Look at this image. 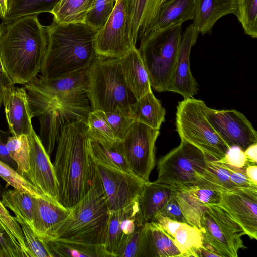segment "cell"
I'll return each mask as SVG.
<instances>
[{
  "instance_id": "cell-8",
  "label": "cell",
  "mask_w": 257,
  "mask_h": 257,
  "mask_svg": "<svg viewBox=\"0 0 257 257\" xmlns=\"http://www.w3.org/2000/svg\"><path fill=\"white\" fill-rule=\"evenodd\" d=\"M208 158L197 147L181 140L178 146L158 160L155 182L175 191L194 186L206 170Z\"/></svg>"
},
{
  "instance_id": "cell-15",
  "label": "cell",
  "mask_w": 257,
  "mask_h": 257,
  "mask_svg": "<svg viewBox=\"0 0 257 257\" xmlns=\"http://www.w3.org/2000/svg\"><path fill=\"white\" fill-rule=\"evenodd\" d=\"M28 138L29 168L24 176L42 194L59 201L58 183L50 155L33 128Z\"/></svg>"
},
{
  "instance_id": "cell-36",
  "label": "cell",
  "mask_w": 257,
  "mask_h": 257,
  "mask_svg": "<svg viewBox=\"0 0 257 257\" xmlns=\"http://www.w3.org/2000/svg\"><path fill=\"white\" fill-rule=\"evenodd\" d=\"M0 225L5 230L21 257H33L28 248L19 224L0 200Z\"/></svg>"
},
{
  "instance_id": "cell-60",
  "label": "cell",
  "mask_w": 257,
  "mask_h": 257,
  "mask_svg": "<svg viewBox=\"0 0 257 257\" xmlns=\"http://www.w3.org/2000/svg\"><path fill=\"white\" fill-rule=\"evenodd\" d=\"M7 1V0H6Z\"/></svg>"
},
{
  "instance_id": "cell-38",
  "label": "cell",
  "mask_w": 257,
  "mask_h": 257,
  "mask_svg": "<svg viewBox=\"0 0 257 257\" xmlns=\"http://www.w3.org/2000/svg\"><path fill=\"white\" fill-rule=\"evenodd\" d=\"M6 147L10 157L17 164L16 171L21 175H24L29 168L30 144L28 136H9Z\"/></svg>"
},
{
  "instance_id": "cell-30",
  "label": "cell",
  "mask_w": 257,
  "mask_h": 257,
  "mask_svg": "<svg viewBox=\"0 0 257 257\" xmlns=\"http://www.w3.org/2000/svg\"><path fill=\"white\" fill-rule=\"evenodd\" d=\"M89 147L91 157L95 163L134 174L119 141L112 145L106 146L89 139Z\"/></svg>"
},
{
  "instance_id": "cell-34",
  "label": "cell",
  "mask_w": 257,
  "mask_h": 257,
  "mask_svg": "<svg viewBox=\"0 0 257 257\" xmlns=\"http://www.w3.org/2000/svg\"><path fill=\"white\" fill-rule=\"evenodd\" d=\"M1 202L15 214L22 218L33 230V221L35 197L17 190H6L3 193Z\"/></svg>"
},
{
  "instance_id": "cell-17",
  "label": "cell",
  "mask_w": 257,
  "mask_h": 257,
  "mask_svg": "<svg viewBox=\"0 0 257 257\" xmlns=\"http://www.w3.org/2000/svg\"><path fill=\"white\" fill-rule=\"evenodd\" d=\"M145 223L138 198L122 209L110 211L104 244L110 256L117 257L130 236Z\"/></svg>"
},
{
  "instance_id": "cell-42",
  "label": "cell",
  "mask_w": 257,
  "mask_h": 257,
  "mask_svg": "<svg viewBox=\"0 0 257 257\" xmlns=\"http://www.w3.org/2000/svg\"><path fill=\"white\" fill-rule=\"evenodd\" d=\"M106 119L110 126L117 141H120L125 136L134 120L129 112L117 109L111 112H105Z\"/></svg>"
},
{
  "instance_id": "cell-16",
  "label": "cell",
  "mask_w": 257,
  "mask_h": 257,
  "mask_svg": "<svg viewBox=\"0 0 257 257\" xmlns=\"http://www.w3.org/2000/svg\"><path fill=\"white\" fill-rule=\"evenodd\" d=\"M218 205L243 229L245 235L257 239V187L221 192Z\"/></svg>"
},
{
  "instance_id": "cell-20",
  "label": "cell",
  "mask_w": 257,
  "mask_h": 257,
  "mask_svg": "<svg viewBox=\"0 0 257 257\" xmlns=\"http://www.w3.org/2000/svg\"><path fill=\"white\" fill-rule=\"evenodd\" d=\"M3 104L9 132L15 136L30 135L33 128L32 116L24 87L6 90Z\"/></svg>"
},
{
  "instance_id": "cell-58",
  "label": "cell",
  "mask_w": 257,
  "mask_h": 257,
  "mask_svg": "<svg viewBox=\"0 0 257 257\" xmlns=\"http://www.w3.org/2000/svg\"><path fill=\"white\" fill-rule=\"evenodd\" d=\"M166 0H162V4Z\"/></svg>"
},
{
  "instance_id": "cell-27",
  "label": "cell",
  "mask_w": 257,
  "mask_h": 257,
  "mask_svg": "<svg viewBox=\"0 0 257 257\" xmlns=\"http://www.w3.org/2000/svg\"><path fill=\"white\" fill-rule=\"evenodd\" d=\"M196 0H166L161 5L158 17L147 35L157 30L166 28L193 20Z\"/></svg>"
},
{
  "instance_id": "cell-13",
  "label": "cell",
  "mask_w": 257,
  "mask_h": 257,
  "mask_svg": "<svg viewBox=\"0 0 257 257\" xmlns=\"http://www.w3.org/2000/svg\"><path fill=\"white\" fill-rule=\"evenodd\" d=\"M95 165L109 211L122 209L138 198L145 181L134 174L99 164Z\"/></svg>"
},
{
  "instance_id": "cell-47",
  "label": "cell",
  "mask_w": 257,
  "mask_h": 257,
  "mask_svg": "<svg viewBox=\"0 0 257 257\" xmlns=\"http://www.w3.org/2000/svg\"><path fill=\"white\" fill-rule=\"evenodd\" d=\"M159 216L166 217L176 221L187 223L176 199L175 191L153 220Z\"/></svg>"
},
{
  "instance_id": "cell-23",
  "label": "cell",
  "mask_w": 257,
  "mask_h": 257,
  "mask_svg": "<svg viewBox=\"0 0 257 257\" xmlns=\"http://www.w3.org/2000/svg\"><path fill=\"white\" fill-rule=\"evenodd\" d=\"M120 60L125 82L136 100L152 91L146 68L136 46Z\"/></svg>"
},
{
  "instance_id": "cell-5",
  "label": "cell",
  "mask_w": 257,
  "mask_h": 257,
  "mask_svg": "<svg viewBox=\"0 0 257 257\" xmlns=\"http://www.w3.org/2000/svg\"><path fill=\"white\" fill-rule=\"evenodd\" d=\"M86 71V94L92 111H130L136 99L125 82L120 58L96 55Z\"/></svg>"
},
{
  "instance_id": "cell-29",
  "label": "cell",
  "mask_w": 257,
  "mask_h": 257,
  "mask_svg": "<svg viewBox=\"0 0 257 257\" xmlns=\"http://www.w3.org/2000/svg\"><path fill=\"white\" fill-rule=\"evenodd\" d=\"M46 243L52 257H110L104 245L63 239H55Z\"/></svg>"
},
{
  "instance_id": "cell-1",
  "label": "cell",
  "mask_w": 257,
  "mask_h": 257,
  "mask_svg": "<svg viewBox=\"0 0 257 257\" xmlns=\"http://www.w3.org/2000/svg\"><path fill=\"white\" fill-rule=\"evenodd\" d=\"M87 126L76 121L65 126L57 140L53 163L58 183L59 201L70 209L86 194L95 176Z\"/></svg>"
},
{
  "instance_id": "cell-57",
  "label": "cell",
  "mask_w": 257,
  "mask_h": 257,
  "mask_svg": "<svg viewBox=\"0 0 257 257\" xmlns=\"http://www.w3.org/2000/svg\"><path fill=\"white\" fill-rule=\"evenodd\" d=\"M3 14H2L1 7H0V18L3 19Z\"/></svg>"
},
{
  "instance_id": "cell-37",
  "label": "cell",
  "mask_w": 257,
  "mask_h": 257,
  "mask_svg": "<svg viewBox=\"0 0 257 257\" xmlns=\"http://www.w3.org/2000/svg\"><path fill=\"white\" fill-rule=\"evenodd\" d=\"M175 197L187 223L200 228V219L207 206L183 189L175 191Z\"/></svg>"
},
{
  "instance_id": "cell-21",
  "label": "cell",
  "mask_w": 257,
  "mask_h": 257,
  "mask_svg": "<svg viewBox=\"0 0 257 257\" xmlns=\"http://www.w3.org/2000/svg\"><path fill=\"white\" fill-rule=\"evenodd\" d=\"M153 221L159 224L172 238L181 253L180 257L195 256L196 249L203 245L201 231L196 227L163 216Z\"/></svg>"
},
{
  "instance_id": "cell-53",
  "label": "cell",
  "mask_w": 257,
  "mask_h": 257,
  "mask_svg": "<svg viewBox=\"0 0 257 257\" xmlns=\"http://www.w3.org/2000/svg\"><path fill=\"white\" fill-rule=\"evenodd\" d=\"M247 160L252 163H257V143L250 145L244 151Z\"/></svg>"
},
{
  "instance_id": "cell-54",
  "label": "cell",
  "mask_w": 257,
  "mask_h": 257,
  "mask_svg": "<svg viewBox=\"0 0 257 257\" xmlns=\"http://www.w3.org/2000/svg\"><path fill=\"white\" fill-rule=\"evenodd\" d=\"M218 256L217 254L204 247L203 245L195 251V257Z\"/></svg>"
},
{
  "instance_id": "cell-56",
  "label": "cell",
  "mask_w": 257,
  "mask_h": 257,
  "mask_svg": "<svg viewBox=\"0 0 257 257\" xmlns=\"http://www.w3.org/2000/svg\"><path fill=\"white\" fill-rule=\"evenodd\" d=\"M0 257H5L4 253L1 248H0Z\"/></svg>"
},
{
  "instance_id": "cell-14",
  "label": "cell",
  "mask_w": 257,
  "mask_h": 257,
  "mask_svg": "<svg viewBox=\"0 0 257 257\" xmlns=\"http://www.w3.org/2000/svg\"><path fill=\"white\" fill-rule=\"evenodd\" d=\"M206 116L228 147L237 146L244 151L257 143V133L251 122L236 110H218L208 108Z\"/></svg>"
},
{
  "instance_id": "cell-40",
  "label": "cell",
  "mask_w": 257,
  "mask_h": 257,
  "mask_svg": "<svg viewBox=\"0 0 257 257\" xmlns=\"http://www.w3.org/2000/svg\"><path fill=\"white\" fill-rule=\"evenodd\" d=\"M0 177L14 189L27 193L33 197L42 195L41 192L24 175L0 160Z\"/></svg>"
},
{
  "instance_id": "cell-39",
  "label": "cell",
  "mask_w": 257,
  "mask_h": 257,
  "mask_svg": "<svg viewBox=\"0 0 257 257\" xmlns=\"http://www.w3.org/2000/svg\"><path fill=\"white\" fill-rule=\"evenodd\" d=\"M235 15L245 34L257 38V0H234Z\"/></svg>"
},
{
  "instance_id": "cell-45",
  "label": "cell",
  "mask_w": 257,
  "mask_h": 257,
  "mask_svg": "<svg viewBox=\"0 0 257 257\" xmlns=\"http://www.w3.org/2000/svg\"><path fill=\"white\" fill-rule=\"evenodd\" d=\"M185 190L207 206L218 205L221 200V192L211 188L193 186Z\"/></svg>"
},
{
  "instance_id": "cell-7",
  "label": "cell",
  "mask_w": 257,
  "mask_h": 257,
  "mask_svg": "<svg viewBox=\"0 0 257 257\" xmlns=\"http://www.w3.org/2000/svg\"><path fill=\"white\" fill-rule=\"evenodd\" d=\"M208 108L203 101L193 97L179 102L176 113V130L181 140L220 160L225 156L229 148L207 120Z\"/></svg>"
},
{
  "instance_id": "cell-32",
  "label": "cell",
  "mask_w": 257,
  "mask_h": 257,
  "mask_svg": "<svg viewBox=\"0 0 257 257\" xmlns=\"http://www.w3.org/2000/svg\"><path fill=\"white\" fill-rule=\"evenodd\" d=\"M60 0H7V9L2 19L7 23L18 18L42 13H51Z\"/></svg>"
},
{
  "instance_id": "cell-46",
  "label": "cell",
  "mask_w": 257,
  "mask_h": 257,
  "mask_svg": "<svg viewBox=\"0 0 257 257\" xmlns=\"http://www.w3.org/2000/svg\"><path fill=\"white\" fill-rule=\"evenodd\" d=\"M226 165L229 170L230 180L237 190L257 187V185L254 184L247 177L245 167L239 168L228 164Z\"/></svg>"
},
{
  "instance_id": "cell-49",
  "label": "cell",
  "mask_w": 257,
  "mask_h": 257,
  "mask_svg": "<svg viewBox=\"0 0 257 257\" xmlns=\"http://www.w3.org/2000/svg\"><path fill=\"white\" fill-rule=\"evenodd\" d=\"M0 248L5 257H21L8 234L0 225Z\"/></svg>"
},
{
  "instance_id": "cell-33",
  "label": "cell",
  "mask_w": 257,
  "mask_h": 257,
  "mask_svg": "<svg viewBox=\"0 0 257 257\" xmlns=\"http://www.w3.org/2000/svg\"><path fill=\"white\" fill-rule=\"evenodd\" d=\"M95 0H60L51 12L53 21L60 23H84Z\"/></svg>"
},
{
  "instance_id": "cell-41",
  "label": "cell",
  "mask_w": 257,
  "mask_h": 257,
  "mask_svg": "<svg viewBox=\"0 0 257 257\" xmlns=\"http://www.w3.org/2000/svg\"><path fill=\"white\" fill-rule=\"evenodd\" d=\"M115 0H95L92 9L88 13L84 23L97 31L105 24L111 14Z\"/></svg>"
},
{
  "instance_id": "cell-52",
  "label": "cell",
  "mask_w": 257,
  "mask_h": 257,
  "mask_svg": "<svg viewBox=\"0 0 257 257\" xmlns=\"http://www.w3.org/2000/svg\"><path fill=\"white\" fill-rule=\"evenodd\" d=\"M245 172L249 179L257 185V165L255 163H249L245 167Z\"/></svg>"
},
{
  "instance_id": "cell-35",
  "label": "cell",
  "mask_w": 257,
  "mask_h": 257,
  "mask_svg": "<svg viewBox=\"0 0 257 257\" xmlns=\"http://www.w3.org/2000/svg\"><path fill=\"white\" fill-rule=\"evenodd\" d=\"M86 125L87 135L90 140L106 146L119 142L115 137L104 112L92 110L88 115Z\"/></svg>"
},
{
  "instance_id": "cell-22",
  "label": "cell",
  "mask_w": 257,
  "mask_h": 257,
  "mask_svg": "<svg viewBox=\"0 0 257 257\" xmlns=\"http://www.w3.org/2000/svg\"><path fill=\"white\" fill-rule=\"evenodd\" d=\"M128 15L131 35L136 45L145 37L155 23L162 0H124Z\"/></svg>"
},
{
  "instance_id": "cell-24",
  "label": "cell",
  "mask_w": 257,
  "mask_h": 257,
  "mask_svg": "<svg viewBox=\"0 0 257 257\" xmlns=\"http://www.w3.org/2000/svg\"><path fill=\"white\" fill-rule=\"evenodd\" d=\"M236 12L234 0H196L192 24L199 34H210L220 18Z\"/></svg>"
},
{
  "instance_id": "cell-25",
  "label": "cell",
  "mask_w": 257,
  "mask_h": 257,
  "mask_svg": "<svg viewBox=\"0 0 257 257\" xmlns=\"http://www.w3.org/2000/svg\"><path fill=\"white\" fill-rule=\"evenodd\" d=\"M143 257H180L181 253L172 238L154 221L143 226Z\"/></svg>"
},
{
  "instance_id": "cell-10",
  "label": "cell",
  "mask_w": 257,
  "mask_h": 257,
  "mask_svg": "<svg viewBox=\"0 0 257 257\" xmlns=\"http://www.w3.org/2000/svg\"><path fill=\"white\" fill-rule=\"evenodd\" d=\"M159 130L135 121L120 141L132 172L145 182L156 165L155 142Z\"/></svg>"
},
{
  "instance_id": "cell-55",
  "label": "cell",
  "mask_w": 257,
  "mask_h": 257,
  "mask_svg": "<svg viewBox=\"0 0 257 257\" xmlns=\"http://www.w3.org/2000/svg\"><path fill=\"white\" fill-rule=\"evenodd\" d=\"M0 7L4 17L7 9L6 0H0Z\"/></svg>"
},
{
  "instance_id": "cell-26",
  "label": "cell",
  "mask_w": 257,
  "mask_h": 257,
  "mask_svg": "<svg viewBox=\"0 0 257 257\" xmlns=\"http://www.w3.org/2000/svg\"><path fill=\"white\" fill-rule=\"evenodd\" d=\"M175 191L156 182H146L138 197L141 213L145 222L152 221Z\"/></svg>"
},
{
  "instance_id": "cell-44",
  "label": "cell",
  "mask_w": 257,
  "mask_h": 257,
  "mask_svg": "<svg viewBox=\"0 0 257 257\" xmlns=\"http://www.w3.org/2000/svg\"><path fill=\"white\" fill-rule=\"evenodd\" d=\"M143 226L130 236L117 257H143Z\"/></svg>"
},
{
  "instance_id": "cell-9",
  "label": "cell",
  "mask_w": 257,
  "mask_h": 257,
  "mask_svg": "<svg viewBox=\"0 0 257 257\" xmlns=\"http://www.w3.org/2000/svg\"><path fill=\"white\" fill-rule=\"evenodd\" d=\"M202 245L219 257H237L240 249L246 248L241 236L242 227L218 205H209L200 222Z\"/></svg>"
},
{
  "instance_id": "cell-59",
  "label": "cell",
  "mask_w": 257,
  "mask_h": 257,
  "mask_svg": "<svg viewBox=\"0 0 257 257\" xmlns=\"http://www.w3.org/2000/svg\"><path fill=\"white\" fill-rule=\"evenodd\" d=\"M1 186H2V184H1V183L0 182V188L1 187Z\"/></svg>"
},
{
  "instance_id": "cell-4",
  "label": "cell",
  "mask_w": 257,
  "mask_h": 257,
  "mask_svg": "<svg viewBox=\"0 0 257 257\" xmlns=\"http://www.w3.org/2000/svg\"><path fill=\"white\" fill-rule=\"evenodd\" d=\"M70 211L56 239L104 246L110 211L96 170L90 188Z\"/></svg>"
},
{
  "instance_id": "cell-2",
  "label": "cell",
  "mask_w": 257,
  "mask_h": 257,
  "mask_svg": "<svg viewBox=\"0 0 257 257\" xmlns=\"http://www.w3.org/2000/svg\"><path fill=\"white\" fill-rule=\"evenodd\" d=\"M37 14L0 25V57L13 83L25 84L40 72L48 43L46 26Z\"/></svg>"
},
{
  "instance_id": "cell-31",
  "label": "cell",
  "mask_w": 257,
  "mask_h": 257,
  "mask_svg": "<svg viewBox=\"0 0 257 257\" xmlns=\"http://www.w3.org/2000/svg\"><path fill=\"white\" fill-rule=\"evenodd\" d=\"M194 186L211 188L219 192L237 190L230 179V173L225 163L209 156L205 172Z\"/></svg>"
},
{
  "instance_id": "cell-28",
  "label": "cell",
  "mask_w": 257,
  "mask_h": 257,
  "mask_svg": "<svg viewBox=\"0 0 257 257\" xmlns=\"http://www.w3.org/2000/svg\"><path fill=\"white\" fill-rule=\"evenodd\" d=\"M129 113L134 121L159 130L165 121L166 110L151 91L133 104Z\"/></svg>"
},
{
  "instance_id": "cell-18",
  "label": "cell",
  "mask_w": 257,
  "mask_h": 257,
  "mask_svg": "<svg viewBox=\"0 0 257 257\" xmlns=\"http://www.w3.org/2000/svg\"><path fill=\"white\" fill-rule=\"evenodd\" d=\"M199 34L192 23L182 33L175 66L167 91L177 93L184 99L193 97L199 89L190 66L191 48L196 44Z\"/></svg>"
},
{
  "instance_id": "cell-3",
  "label": "cell",
  "mask_w": 257,
  "mask_h": 257,
  "mask_svg": "<svg viewBox=\"0 0 257 257\" xmlns=\"http://www.w3.org/2000/svg\"><path fill=\"white\" fill-rule=\"evenodd\" d=\"M46 28L47 48L41 76L54 79L85 70L97 55L94 44L97 31L85 23L53 21Z\"/></svg>"
},
{
  "instance_id": "cell-50",
  "label": "cell",
  "mask_w": 257,
  "mask_h": 257,
  "mask_svg": "<svg viewBox=\"0 0 257 257\" xmlns=\"http://www.w3.org/2000/svg\"><path fill=\"white\" fill-rule=\"evenodd\" d=\"M9 136L7 132L0 129V160L16 170L17 164L10 157L6 147V143Z\"/></svg>"
},
{
  "instance_id": "cell-6",
  "label": "cell",
  "mask_w": 257,
  "mask_h": 257,
  "mask_svg": "<svg viewBox=\"0 0 257 257\" xmlns=\"http://www.w3.org/2000/svg\"><path fill=\"white\" fill-rule=\"evenodd\" d=\"M182 25L157 30L140 40L138 49L151 88L158 92L167 91L170 84L182 34Z\"/></svg>"
},
{
  "instance_id": "cell-43",
  "label": "cell",
  "mask_w": 257,
  "mask_h": 257,
  "mask_svg": "<svg viewBox=\"0 0 257 257\" xmlns=\"http://www.w3.org/2000/svg\"><path fill=\"white\" fill-rule=\"evenodd\" d=\"M14 218L21 227L26 245L32 256L52 257L47 244H43L38 239L28 224L20 217L15 216Z\"/></svg>"
},
{
  "instance_id": "cell-11",
  "label": "cell",
  "mask_w": 257,
  "mask_h": 257,
  "mask_svg": "<svg viewBox=\"0 0 257 257\" xmlns=\"http://www.w3.org/2000/svg\"><path fill=\"white\" fill-rule=\"evenodd\" d=\"M94 44L97 55L112 58L122 57L136 46L124 0H115L106 22L95 34Z\"/></svg>"
},
{
  "instance_id": "cell-48",
  "label": "cell",
  "mask_w": 257,
  "mask_h": 257,
  "mask_svg": "<svg viewBox=\"0 0 257 257\" xmlns=\"http://www.w3.org/2000/svg\"><path fill=\"white\" fill-rule=\"evenodd\" d=\"M219 161L239 168L245 167L252 163L247 160L244 151L237 146L229 147L225 156Z\"/></svg>"
},
{
  "instance_id": "cell-51",
  "label": "cell",
  "mask_w": 257,
  "mask_h": 257,
  "mask_svg": "<svg viewBox=\"0 0 257 257\" xmlns=\"http://www.w3.org/2000/svg\"><path fill=\"white\" fill-rule=\"evenodd\" d=\"M14 87V84L5 71L0 57V108L3 104L4 92Z\"/></svg>"
},
{
  "instance_id": "cell-12",
  "label": "cell",
  "mask_w": 257,
  "mask_h": 257,
  "mask_svg": "<svg viewBox=\"0 0 257 257\" xmlns=\"http://www.w3.org/2000/svg\"><path fill=\"white\" fill-rule=\"evenodd\" d=\"M87 85L85 70L54 79L35 77L24 87L55 100L61 106L89 103Z\"/></svg>"
},
{
  "instance_id": "cell-19",
  "label": "cell",
  "mask_w": 257,
  "mask_h": 257,
  "mask_svg": "<svg viewBox=\"0 0 257 257\" xmlns=\"http://www.w3.org/2000/svg\"><path fill=\"white\" fill-rule=\"evenodd\" d=\"M70 209L45 195L35 198L33 231L43 244L56 239L61 225L69 216Z\"/></svg>"
}]
</instances>
